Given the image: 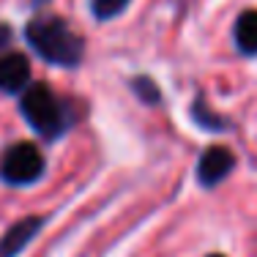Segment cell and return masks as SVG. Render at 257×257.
I'll use <instances>...</instances> for the list:
<instances>
[{
    "label": "cell",
    "mask_w": 257,
    "mask_h": 257,
    "mask_svg": "<svg viewBox=\"0 0 257 257\" xmlns=\"http://www.w3.org/2000/svg\"><path fill=\"white\" fill-rule=\"evenodd\" d=\"M232 36H235V47L243 55H257V11H243Z\"/></svg>",
    "instance_id": "cell-7"
},
{
    "label": "cell",
    "mask_w": 257,
    "mask_h": 257,
    "mask_svg": "<svg viewBox=\"0 0 257 257\" xmlns=\"http://www.w3.org/2000/svg\"><path fill=\"white\" fill-rule=\"evenodd\" d=\"M30 85V63L20 52L0 55V90L3 93H22Z\"/></svg>",
    "instance_id": "cell-5"
},
{
    "label": "cell",
    "mask_w": 257,
    "mask_h": 257,
    "mask_svg": "<svg viewBox=\"0 0 257 257\" xmlns=\"http://www.w3.org/2000/svg\"><path fill=\"white\" fill-rule=\"evenodd\" d=\"M25 39L36 55L52 66H77L82 58V39L58 17H36L28 22Z\"/></svg>",
    "instance_id": "cell-1"
},
{
    "label": "cell",
    "mask_w": 257,
    "mask_h": 257,
    "mask_svg": "<svg viewBox=\"0 0 257 257\" xmlns=\"http://www.w3.org/2000/svg\"><path fill=\"white\" fill-rule=\"evenodd\" d=\"M134 90H137V93L143 96L145 101H151V99L156 101V96H159V93H156V85L148 82V79H137V82H134Z\"/></svg>",
    "instance_id": "cell-9"
},
{
    "label": "cell",
    "mask_w": 257,
    "mask_h": 257,
    "mask_svg": "<svg viewBox=\"0 0 257 257\" xmlns=\"http://www.w3.org/2000/svg\"><path fill=\"white\" fill-rule=\"evenodd\" d=\"M44 175V156L33 143H17L0 159V178L11 186H28Z\"/></svg>",
    "instance_id": "cell-3"
},
{
    "label": "cell",
    "mask_w": 257,
    "mask_h": 257,
    "mask_svg": "<svg viewBox=\"0 0 257 257\" xmlns=\"http://www.w3.org/2000/svg\"><path fill=\"white\" fill-rule=\"evenodd\" d=\"M20 109L25 120L33 126L36 134L47 140H55L66 132V118H63V104L52 93L47 85H28L22 90Z\"/></svg>",
    "instance_id": "cell-2"
},
{
    "label": "cell",
    "mask_w": 257,
    "mask_h": 257,
    "mask_svg": "<svg viewBox=\"0 0 257 257\" xmlns=\"http://www.w3.org/2000/svg\"><path fill=\"white\" fill-rule=\"evenodd\" d=\"M211 257H222V254H211Z\"/></svg>",
    "instance_id": "cell-11"
},
{
    "label": "cell",
    "mask_w": 257,
    "mask_h": 257,
    "mask_svg": "<svg viewBox=\"0 0 257 257\" xmlns=\"http://www.w3.org/2000/svg\"><path fill=\"white\" fill-rule=\"evenodd\" d=\"M235 167V156L227 148H208L197 162V181L203 186H216L222 183Z\"/></svg>",
    "instance_id": "cell-4"
},
{
    "label": "cell",
    "mask_w": 257,
    "mask_h": 257,
    "mask_svg": "<svg viewBox=\"0 0 257 257\" xmlns=\"http://www.w3.org/2000/svg\"><path fill=\"white\" fill-rule=\"evenodd\" d=\"M9 41H11V28L0 25V50H6V47H9Z\"/></svg>",
    "instance_id": "cell-10"
},
{
    "label": "cell",
    "mask_w": 257,
    "mask_h": 257,
    "mask_svg": "<svg viewBox=\"0 0 257 257\" xmlns=\"http://www.w3.org/2000/svg\"><path fill=\"white\" fill-rule=\"evenodd\" d=\"M128 6V0H90V11L99 20H112Z\"/></svg>",
    "instance_id": "cell-8"
},
{
    "label": "cell",
    "mask_w": 257,
    "mask_h": 257,
    "mask_svg": "<svg viewBox=\"0 0 257 257\" xmlns=\"http://www.w3.org/2000/svg\"><path fill=\"white\" fill-rule=\"evenodd\" d=\"M41 219L39 216H28V219H20L3 238H0V257H14L20 254L22 249L30 243V238H36V232L41 230Z\"/></svg>",
    "instance_id": "cell-6"
}]
</instances>
